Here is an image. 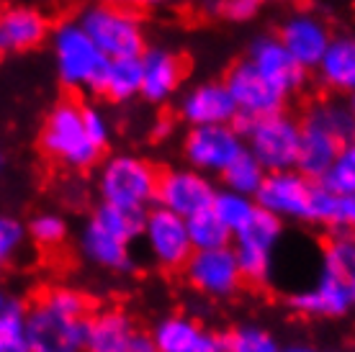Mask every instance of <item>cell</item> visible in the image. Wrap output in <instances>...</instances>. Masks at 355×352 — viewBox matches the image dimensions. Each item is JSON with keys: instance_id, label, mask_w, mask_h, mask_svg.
Masks as SVG:
<instances>
[{"instance_id": "32", "label": "cell", "mask_w": 355, "mask_h": 352, "mask_svg": "<svg viewBox=\"0 0 355 352\" xmlns=\"http://www.w3.org/2000/svg\"><path fill=\"white\" fill-rule=\"evenodd\" d=\"M186 224H188V237H191L193 252L219 249V247L232 245V234L224 229V224L216 219V213L211 209H206V211L186 219Z\"/></svg>"}, {"instance_id": "35", "label": "cell", "mask_w": 355, "mask_h": 352, "mask_svg": "<svg viewBox=\"0 0 355 352\" xmlns=\"http://www.w3.org/2000/svg\"><path fill=\"white\" fill-rule=\"evenodd\" d=\"M28 237L34 239L39 247L44 249H52V247H60L67 237V224L60 213H36L34 219L28 221Z\"/></svg>"}, {"instance_id": "22", "label": "cell", "mask_w": 355, "mask_h": 352, "mask_svg": "<svg viewBox=\"0 0 355 352\" xmlns=\"http://www.w3.org/2000/svg\"><path fill=\"white\" fill-rule=\"evenodd\" d=\"M142 96L150 100H165L175 93L183 67L180 60L168 49H144L142 57Z\"/></svg>"}, {"instance_id": "12", "label": "cell", "mask_w": 355, "mask_h": 352, "mask_svg": "<svg viewBox=\"0 0 355 352\" xmlns=\"http://www.w3.org/2000/svg\"><path fill=\"white\" fill-rule=\"evenodd\" d=\"M245 152L242 134L234 126H193L186 137V157L198 173H219Z\"/></svg>"}, {"instance_id": "45", "label": "cell", "mask_w": 355, "mask_h": 352, "mask_svg": "<svg viewBox=\"0 0 355 352\" xmlns=\"http://www.w3.org/2000/svg\"><path fill=\"white\" fill-rule=\"evenodd\" d=\"M347 108H350V114L355 116V93H350V100H347Z\"/></svg>"}, {"instance_id": "21", "label": "cell", "mask_w": 355, "mask_h": 352, "mask_svg": "<svg viewBox=\"0 0 355 352\" xmlns=\"http://www.w3.org/2000/svg\"><path fill=\"white\" fill-rule=\"evenodd\" d=\"M46 36L44 16L34 8H8L0 13V52H26Z\"/></svg>"}, {"instance_id": "37", "label": "cell", "mask_w": 355, "mask_h": 352, "mask_svg": "<svg viewBox=\"0 0 355 352\" xmlns=\"http://www.w3.org/2000/svg\"><path fill=\"white\" fill-rule=\"evenodd\" d=\"M338 203H340V195H335L322 183H314L311 203H309V221L311 224L335 227V219H338Z\"/></svg>"}, {"instance_id": "14", "label": "cell", "mask_w": 355, "mask_h": 352, "mask_svg": "<svg viewBox=\"0 0 355 352\" xmlns=\"http://www.w3.org/2000/svg\"><path fill=\"white\" fill-rule=\"evenodd\" d=\"M288 303L296 314L317 319H340L353 311V296L347 281L329 267H322L317 281L293 293Z\"/></svg>"}, {"instance_id": "26", "label": "cell", "mask_w": 355, "mask_h": 352, "mask_svg": "<svg viewBox=\"0 0 355 352\" xmlns=\"http://www.w3.org/2000/svg\"><path fill=\"white\" fill-rule=\"evenodd\" d=\"M36 301L44 303L46 308L57 311V314L78 319V322H85L93 314V301H90L88 293L75 288V285H64V283L46 285L44 291L36 296Z\"/></svg>"}, {"instance_id": "27", "label": "cell", "mask_w": 355, "mask_h": 352, "mask_svg": "<svg viewBox=\"0 0 355 352\" xmlns=\"http://www.w3.org/2000/svg\"><path fill=\"white\" fill-rule=\"evenodd\" d=\"M306 123L329 134L338 144L355 141V116L350 114V108L345 103H320V106H314Z\"/></svg>"}, {"instance_id": "8", "label": "cell", "mask_w": 355, "mask_h": 352, "mask_svg": "<svg viewBox=\"0 0 355 352\" xmlns=\"http://www.w3.org/2000/svg\"><path fill=\"white\" fill-rule=\"evenodd\" d=\"M142 239L155 265H160L162 270H183L193 255L186 219L165 211L160 206L144 213Z\"/></svg>"}, {"instance_id": "33", "label": "cell", "mask_w": 355, "mask_h": 352, "mask_svg": "<svg viewBox=\"0 0 355 352\" xmlns=\"http://www.w3.org/2000/svg\"><path fill=\"white\" fill-rule=\"evenodd\" d=\"M224 337V352H281V342L258 324H240Z\"/></svg>"}, {"instance_id": "28", "label": "cell", "mask_w": 355, "mask_h": 352, "mask_svg": "<svg viewBox=\"0 0 355 352\" xmlns=\"http://www.w3.org/2000/svg\"><path fill=\"white\" fill-rule=\"evenodd\" d=\"M103 93H108L114 100H129L137 93H142V62H139V57L108 62Z\"/></svg>"}, {"instance_id": "38", "label": "cell", "mask_w": 355, "mask_h": 352, "mask_svg": "<svg viewBox=\"0 0 355 352\" xmlns=\"http://www.w3.org/2000/svg\"><path fill=\"white\" fill-rule=\"evenodd\" d=\"M80 116H83V126H85V134L90 137V141L96 144L98 150H103V144L108 141L106 116L93 106H80Z\"/></svg>"}, {"instance_id": "7", "label": "cell", "mask_w": 355, "mask_h": 352, "mask_svg": "<svg viewBox=\"0 0 355 352\" xmlns=\"http://www.w3.org/2000/svg\"><path fill=\"white\" fill-rule=\"evenodd\" d=\"M227 90H230L232 100L237 106V118H234V129L237 132H248V126L258 118L281 114L284 108V93L273 88L263 75H260L250 62L237 64L227 78Z\"/></svg>"}, {"instance_id": "20", "label": "cell", "mask_w": 355, "mask_h": 352, "mask_svg": "<svg viewBox=\"0 0 355 352\" xmlns=\"http://www.w3.org/2000/svg\"><path fill=\"white\" fill-rule=\"evenodd\" d=\"M80 252L88 263L98 265L101 270H108V273H132L134 270L132 245L108 234L103 227H98L96 221H88L83 227Z\"/></svg>"}, {"instance_id": "9", "label": "cell", "mask_w": 355, "mask_h": 352, "mask_svg": "<svg viewBox=\"0 0 355 352\" xmlns=\"http://www.w3.org/2000/svg\"><path fill=\"white\" fill-rule=\"evenodd\" d=\"M183 273H186L188 285L206 299H230L245 283L232 245L193 252L183 267Z\"/></svg>"}, {"instance_id": "19", "label": "cell", "mask_w": 355, "mask_h": 352, "mask_svg": "<svg viewBox=\"0 0 355 352\" xmlns=\"http://www.w3.org/2000/svg\"><path fill=\"white\" fill-rule=\"evenodd\" d=\"M329 42L332 39H329L327 26L322 24L320 18L306 16V13L288 18L284 28H281V44L288 49V54L302 64L304 70L320 64Z\"/></svg>"}, {"instance_id": "13", "label": "cell", "mask_w": 355, "mask_h": 352, "mask_svg": "<svg viewBox=\"0 0 355 352\" xmlns=\"http://www.w3.org/2000/svg\"><path fill=\"white\" fill-rule=\"evenodd\" d=\"M314 183L296 170L268 173L260 191L255 193L258 209L273 213L275 219L309 221V203Z\"/></svg>"}, {"instance_id": "29", "label": "cell", "mask_w": 355, "mask_h": 352, "mask_svg": "<svg viewBox=\"0 0 355 352\" xmlns=\"http://www.w3.org/2000/svg\"><path fill=\"white\" fill-rule=\"evenodd\" d=\"M266 170L260 165L258 159L252 157L245 147L240 157L232 162L230 168L222 173V180H224V191H232V193H240V195H250V198H255V193L260 191V185L266 180Z\"/></svg>"}, {"instance_id": "25", "label": "cell", "mask_w": 355, "mask_h": 352, "mask_svg": "<svg viewBox=\"0 0 355 352\" xmlns=\"http://www.w3.org/2000/svg\"><path fill=\"white\" fill-rule=\"evenodd\" d=\"M211 211L216 213V219L224 224V229L230 231L232 237H237L240 231L250 227V221L258 213V203L250 195L232 193V191H216L211 201Z\"/></svg>"}, {"instance_id": "42", "label": "cell", "mask_w": 355, "mask_h": 352, "mask_svg": "<svg viewBox=\"0 0 355 352\" xmlns=\"http://www.w3.org/2000/svg\"><path fill=\"white\" fill-rule=\"evenodd\" d=\"M134 3H139V0H103V6H111V8H121V10H124L126 6H134Z\"/></svg>"}, {"instance_id": "23", "label": "cell", "mask_w": 355, "mask_h": 352, "mask_svg": "<svg viewBox=\"0 0 355 352\" xmlns=\"http://www.w3.org/2000/svg\"><path fill=\"white\" fill-rule=\"evenodd\" d=\"M343 144L332 139L329 134L320 132L317 126H302V141H299V157H296V173H302L311 183H322L329 173L332 162L338 157Z\"/></svg>"}, {"instance_id": "44", "label": "cell", "mask_w": 355, "mask_h": 352, "mask_svg": "<svg viewBox=\"0 0 355 352\" xmlns=\"http://www.w3.org/2000/svg\"><path fill=\"white\" fill-rule=\"evenodd\" d=\"M347 288H350V296H353V308H355V270H350V273H347Z\"/></svg>"}, {"instance_id": "10", "label": "cell", "mask_w": 355, "mask_h": 352, "mask_svg": "<svg viewBox=\"0 0 355 352\" xmlns=\"http://www.w3.org/2000/svg\"><path fill=\"white\" fill-rule=\"evenodd\" d=\"M26 340L31 352H85V322L62 317L44 303H28Z\"/></svg>"}, {"instance_id": "46", "label": "cell", "mask_w": 355, "mask_h": 352, "mask_svg": "<svg viewBox=\"0 0 355 352\" xmlns=\"http://www.w3.org/2000/svg\"><path fill=\"white\" fill-rule=\"evenodd\" d=\"M150 3H157V6H165V3H180V0H150Z\"/></svg>"}, {"instance_id": "5", "label": "cell", "mask_w": 355, "mask_h": 352, "mask_svg": "<svg viewBox=\"0 0 355 352\" xmlns=\"http://www.w3.org/2000/svg\"><path fill=\"white\" fill-rule=\"evenodd\" d=\"M284 234V221L273 213L258 209L250 227L234 237V257L240 265L242 281L252 285H266L273 278V255Z\"/></svg>"}, {"instance_id": "30", "label": "cell", "mask_w": 355, "mask_h": 352, "mask_svg": "<svg viewBox=\"0 0 355 352\" xmlns=\"http://www.w3.org/2000/svg\"><path fill=\"white\" fill-rule=\"evenodd\" d=\"M144 213L147 211H126V209H116L108 203H101L90 221H96L98 227H103L108 234L124 239L126 245H132L134 239L142 237Z\"/></svg>"}, {"instance_id": "3", "label": "cell", "mask_w": 355, "mask_h": 352, "mask_svg": "<svg viewBox=\"0 0 355 352\" xmlns=\"http://www.w3.org/2000/svg\"><path fill=\"white\" fill-rule=\"evenodd\" d=\"M80 28L108 60H129L142 57L144 34L142 24L129 10L111 6H93L80 16Z\"/></svg>"}, {"instance_id": "39", "label": "cell", "mask_w": 355, "mask_h": 352, "mask_svg": "<svg viewBox=\"0 0 355 352\" xmlns=\"http://www.w3.org/2000/svg\"><path fill=\"white\" fill-rule=\"evenodd\" d=\"M335 229H340L343 234H353L355 237V195H340Z\"/></svg>"}, {"instance_id": "1", "label": "cell", "mask_w": 355, "mask_h": 352, "mask_svg": "<svg viewBox=\"0 0 355 352\" xmlns=\"http://www.w3.org/2000/svg\"><path fill=\"white\" fill-rule=\"evenodd\" d=\"M157 170L132 155H116L106 159L98 173L101 201L126 211H150V203L157 195Z\"/></svg>"}, {"instance_id": "11", "label": "cell", "mask_w": 355, "mask_h": 352, "mask_svg": "<svg viewBox=\"0 0 355 352\" xmlns=\"http://www.w3.org/2000/svg\"><path fill=\"white\" fill-rule=\"evenodd\" d=\"M216 188L211 180L198 170H168L157 180V195L155 203L170 213H178L180 219H191L196 213L211 209Z\"/></svg>"}, {"instance_id": "18", "label": "cell", "mask_w": 355, "mask_h": 352, "mask_svg": "<svg viewBox=\"0 0 355 352\" xmlns=\"http://www.w3.org/2000/svg\"><path fill=\"white\" fill-rule=\"evenodd\" d=\"M139 329L119 306L93 308L85 319V352H124Z\"/></svg>"}, {"instance_id": "15", "label": "cell", "mask_w": 355, "mask_h": 352, "mask_svg": "<svg viewBox=\"0 0 355 352\" xmlns=\"http://www.w3.org/2000/svg\"><path fill=\"white\" fill-rule=\"evenodd\" d=\"M157 352H224V337L188 314H168L150 329Z\"/></svg>"}, {"instance_id": "34", "label": "cell", "mask_w": 355, "mask_h": 352, "mask_svg": "<svg viewBox=\"0 0 355 352\" xmlns=\"http://www.w3.org/2000/svg\"><path fill=\"white\" fill-rule=\"evenodd\" d=\"M322 185L335 195H355V141H347L340 147Z\"/></svg>"}, {"instance_id": "40", "label": "cell", "mask_w": 355, "mask_h": 352, "mask_svg": "<svg viewBox=\"0 0 355 352\" xmlns=\"http://www.w3.org/2000/svg\"><path fill=\"white\" fill-rule=\"evenodd\" d=\"M260 8V0H222V13L234 18V21H245V18L255 16Z\"/></svg>"}, {"instance_id": "31", "label": "cell", "mask_w": 355, "mask_h": 352, "mask_svg": "<svg viewBox=\"0 0 355 352\" xmlns=\"http://www.w3.org/2000/svg\"><path fill=\"white\" fill-rule=\"evenodd\" d=\"M26 303L13 296L0 311V352H31L26 340Z\"/></svg>"}, {"instance_id": "16", "label": "cell", "mask_w": 355, "mask_h": 352, "mask_svg": "<svg viewBox=\"0 0 355 352\" xmlns=\"http://www.w3.org/2000/svg\"><path fill=\"white\" fill-rule=\"evenodd\" d=\"M248 62L284 96L299 88L304 82V75H306V70L281 44V39H273V36H263L250 46Z\"/></svg>"}, {"instance_id": "36", "label": "cell", "mask_w": 355, "mask_h": 352, "mask_svg": "<svg viewBox=\"0 0 355 352\" xmlns=\"http://www.w3.org/2000/svg\"><path fill=\"white\" fill-rule=\"evenodd\" d=\"M28 231L13 216H3L0 213V267H8L26 245Z\"/></svg>"}, {"instance_id": "17", "label": "cell", "mask_w": 355, "mask_h": 352, "mask_svg": "<svg viewBox=\"0 0 355 352\" xmlns=\"http://www.w3.org/2000/svg\"><path fill=\"white\" fill-rule=\"evenodd\" d=\"M180 114L191 126H232L237 106L224 82H204L183 98Z\"/></svg>"}, {"instance_id": "4", "label": "cell", "mask_w": 355, "mask_h": 352, "mask_svg": "<svg viewBox=\"0 0 355 352\" xmlns=\"http://www.w3.org/2000/svg\"><path fill=\"white\" fill-rule=\"evenodd\" d=\"M42 147L52 159L75 170L90 168L101 155V150L85 134L80 106H75L70 100L60 103L46 116L44 132H42Z\"/></svg>"}, {"instance_id": "43", "label": "cell", "mask_w": 355, "mask_h": 352, "mask_svg": "<svg viewBox=\"0 0 355 352\" xmlns=\"http://www.w3.org/2000/svg\"><path fill=\"white\" fill-rule=\"evenodd\" d=\"M281 352H317V350L309 347V344H288V347H284Z\"/></svg>"}, {"instance_id": "2", "label": "cell", "mask_w": 355, "mask_h": 352, "mask_svg": "<svg viewBox=\"0 0 355 352\" xmlns=\"http://www.w3.org/2000/svg\"><path fill=\"white\" fill-rule=\"evenodd\" d=\"M52 46L57 72L64 85L103 93V80L111 60L90 42L80 24H62L54 31Z\"/></svg>"}, {"instance_id": "41", "label": "cell", "mask_w": 355, "mask_h": 352, "mask_svg": "<svg viewBox=\"0 0 355 352\" xmlns=\"http://www.w3.org/2000/svg\"><path fill=\"white\" fill-rule=\"evenodd\" d=\"M124 352H157V347L152 342L150 332H137V335L132 337V342L126 344Z\"/></svg>"}, {"instance_id": "6", "label": "cell", "mask_w": 355, "mask_h": 352, "mask_svg": "<svg viewBox=\"0 0 355 352\" xmlns=\"http://www.w3.org/2000/svg\"><path fill=\"white\" fill-rule=\"evenodd\" d=\"M248 152L258 159L266 173L296 170L302 126L284 114L258 118L248 126Z\"/></svg>"}, {"instance_id": "24", "label": "cell", "mask_w": 355, "mask_h": 352, "mask_svg": "<svg viewBox=\"0 0 355 352\" xmlns=\"http://www.w3.org/2000/svg\"><path fill=\"white\" fill-rule=\"evenodd\" d=\"M322 80L329 88L347 90L355 93V39L353 36H343L329 42L327 52L317 64Z\"/></svg>"}]
</instances>
